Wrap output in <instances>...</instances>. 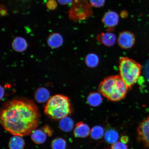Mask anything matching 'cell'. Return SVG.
<instances>
[{
  "label": "cell",
  "mask_w": 149,
  "mask_h": 149,
  "mask_svg": "<svg viewBox=\"0 0 149 149\" xmlns=\"http://www.w3.org/2000/svg\"><path fill=\"white\" fill-rule=\"evenodd\" d=\"M40 114L32 100L19 99L7 102L1 109L2 126L12 134L23 137L31 134L39 124Z\"/></svg>",
  "instance_id": "obj_1"
},
{
  "label": "cell",
  "mask_w": 149,
  "mask_h": 149,
  "mask_svg": "<svg viewBox=\"0 0 149 149\" xmlns=\"http://www.w3.org/2000/svg\"><path fill=\"white\" fill-rule=\"evenodd\" d=\"M130 88L120 76L105 78L100 84L99 92L108 100L118 102L125 97Z\"/></svg>",
  "instance_id": "obj_2"
},
{
  "label": "cell",
  "mask_w": 149,
  "mask_h": 149,
  "mask_svg": "<svg viewBox=\"0 0 149 149\" xmlns=\"http://www.w3.org/2000/svg\"><path fill=\"white\" fill-rule=\"evenodd\" d=\"M69 99L62 95H56L50 98L45 107V113L54 119H61L72 113Z\"/></svg>",
  "instance_id": "obj_3"
},
{
  "label": "cell",
  "mask_w": 149,
  "mask_h": 149,
  "mask_svg": "<svg viewBox=\"0 0 149 149\" xmlns=\"http://www.w3.org/2000/svg\"><path fill=\"white\" fill-rule=\"evenodd\" d=\"M120 76L129 88L136 82L141 73L140 64L127 57L120 58L119 61Z\"/></svg>",
  "instance_id": "obj_4"
},
{
  "label": "cell",
  "mask_w": 149,
  "mask_h": 149,
  "mask_svg": "<svg viewBox=\"0 0 149 149\" xmlns=\"http://www.w3.org/2000/svg\"><path fill=\"white\" fill-rule=\"evenodd\" d=\"M138 141L149 147V117L143 121L137 130Z\"/></svg>",
  "instance_id": "obj_5"
},
{
  "label": "cell",
  "mask_w": 149,
  "mask_h": 149,
  "mask_svg": "<svg viewBox=\"0 0 149 149\" xmlns=\"http://www.w3.org/2000/svg\"><path fill=\"white\" fill-rule=\"evenodd\" d=\"M117 41L121 48L128 49L132 48L134 45L135 38L132 33L129 31H124L119 35Z\"/></svg>",
  "instance_id": "obj_6"
},
{
  "label": "cell",
  "mask_w": 149,
  "mask_h": 149,
  "mask_svg": "<svg viewBox=\"0 0 149 149\" xmlns=\"http://www.w3.org/2000/svg\"><path fill=\"white\" fill-rule=\"evenodd\" d=\"M102 21L107 27H114L118 23V15L114 11H109L104 15Z\"/></svg>",
  "instance_id": "obj_7"
},
{
  "label": "cell",
  "mask_w": 149,
  "mask_h": 149,
  "mask_svg": "<svg viewBox=\"0 0 149 149\" xmlns=\"http://www.w3.org/2000/svg\"><path fill=\"white\" fill-rule=\"evenodd\" d=\"M90 129L89 126L82 122L78 123L74 131V136L77 138H85L89 135Z\"/></svg>",
  "instance_id": "obj_8"
},
{
  "label": "cell",
  "mask_w": 149,
  "mask_h": 149,
  "mask_svg": "<svg viewBox=\"0 0 149 149\" xmlns=\"http://www.w3.org/2000/svg\"><path fill=\"white\" fill-rule=\"evenodd\" d=\"M63 39L62 36L58 33H53L48 37L47 42L48 46L52 48H57L62 46Z\"/></svg>",
  "instance_id": "obj_9"
},
{
  "label": "cell",
  "mask_w": 149,
  "mask_h": 149,
  "mask_svg": "<svg viewBox=\"0 0 149 149\" xmlns=\"http://www.w3.org/2000/svg\"><path fill=\"white\" fill-rule=\"evenodd\" d=\"M12 47L14 51L22 52L27 49L28 44L26 41L23 37H16L13 40Z\"/></svg>",
  "instance_id": "obj_10"
},
{
  "label": "cell",
  "mask_w": 149,
  "mask_h": 149,
  "mask_svg": "<svg viewBox=\"0 0 149 149\" xmlns=\"http://www.w3.org/2000/svg\"><path fill=\"white\" fill-rule=\"evenodd\" d=\"M98 39L101 43L107 46H113L116 42V36L111 33H102L99 36Z\"/></svg>",
  "instance_id": "obj_11"
},
{
  "label": "cell",
  "mask_w": 149,
  "mask_h": 149,
  "mask_svg": "<svg viewBox=\"0 0 149 149\" xmlns=\"http://www.w3.org/2000/svg\"><path fill=\"white\" fill-rule=\"evenodd\" d=\"M31 135V139L36 144H42L46 140L47 134L43 130H35Z\"/></svg>",
  "instance_id": "obj_12"
},
{
  "label": "cell",
  "mask_w": 149,
  "mask_h": 149,
  "mask_svg": "<svg viewBox=\"0 0 149 149\" xmlns=\"http://www.w3.org/2000/svg\"><path fill=\"white\" fill-rule=\"evenodd\" d=\"M22 137L14 135L11 138L9 143V149H23L25 142Z\"/></svg>",
  "instance_id": "obj_13"
},
{
  "label": "cell",
  "mask_w": 149,
  "mask_h": 149,
  "mask_svg": "<svg viewBox=\"0 0 149 149\" xmlns=\"http://www.w3.org/2000/svg\"><path fill=\"white\" fill-rule=\"evenodd\" d=\"M35 98L39 103H44L50 99V93L47 89L40 88L37 89L35 94Z\"/></svg>",
  "instance_id": "obj_14"
},
{
  "label": "cell",
  "mask_w": 149,
  "mask_h": 149,
  "mask_svg": "<svg viewBox=\"0 0 149 149\" xmlns=\"http://www.w3.org/2000/svg\"><path fill=\"white\" fill-rule=\"evenodd\" d=\"M59 125L61 130L68 132L71 131L73 128L74 123L71 118L67 116L61 119Z\"/></svg>",
  "instance_id": "obj_15"
},
{
  "label": "cell",
  "mask_w": 149,
  "mask_h": 149,
  "mask_svg": "<svg viewBox=\"0 0 149 149\" xmlns=\"http://www.w3.org/2000/svg\"><path fill=\"white\" fill-rule=\"evenodd\" d=\"M100 93L94 92L89 94L87 101L89 105L96 107L100 105L102 102V98Z\"/></svg>",
  "instance_id": "obj_16"
},
{
  "label": "cell",
  "mask_w": 149,
  "mask_h": 149,
  "mask_svg": "<svg viewBox=\"0 0 149 149\" xmlns=\"http://www.w3.org/2000/svg\"><path fill=\"white\" fill-rule=\"evenodd\" d=\"M118 134L115 130L110 129L106 132L105 139L109 144H114L118 140Z\"/></svg>",
  "instance_id": "obj_17"
},
{
  "label": "cell",
  "mask_w": 149,
  "mask_h": 149,
  "mask_svg": "<svg viewBox=\"0 0 149 149\" xmlns=\"http://www.w3.org/2000/svg\"><path fill=\"white\" fill-rule=\"evenodd\" d=\"M99 61L98 56L94 54H89L86 57V64L91 68H94L97 66Z\"/></svg>",
  "instance_id": "obj_18"
},
{
  "label": "cell",
  "mask_w": 149,
  "mask_h": 149,
  "mask_svg": "<svg viewBox=\"0 0 149 149\" xmlns=\"http://www.w3.org/2000/svg\"><path fill=\"white\" fill-rule=\"evenodd\" d=\"M104 134L103 128L100 126H96L91 130V136L93 139L98 140L101 139L103 137Z\"/></svg>",
  "instance_id": "obj_19"
},
{
  "label": "cell",
  "mask_w": 149,
  "mask_h": 149,
  "mask_svg": "<svg viewBox=\"0 0 149 149\" xmlns=\"http://www.w3.org/2000/svg\"><path fill=\"white\" fill-rule=\"evenodd\" d=\"M66 143L65 140L61 138L54 139L52 143V149H66Z\"/></svg>",
  "instance_id": "obj_20"
},
{
  "label": "cell",
  "mask_w": 149,
  "mask_h": 149,
  "mask_svg": "<svg viewBox=\"0 0 149 149\" xmlns=\"http://www.w3.org/2000/svg\"><path fill=\"white\" fill-rule=\"evenodd\" d=\"M46 6L47 8L50 10H54L56 8L57 3L55 0H48Z\"/></svg>",
  "instance_id": "obj_21"
},
{
  "label": "cell",
  "mask_w": 149,
  "mask_h": 149,
  "mask_svg": "<svg viewBox=\"0 0 149 149\" xmlns=\"http://www.w3.org/2000/svg\"><path fill=\"white\" fill-rule=\"evenodd\" d=\"M112 149H128L127 145L122 142H117L113 144Z\"/></svg>",
  "instance_id": "obj_22"
},
{
  "label": "cell",
  "mask_w": 149,
  "mask_h": 149,
  "mask_svg": "<svg viewBox=\"0 0 149 149\" xmlns=\"http://www.w3.org/2000/svg\"><path fill=\"white\" fill-rule=\"evenodd\" d=\"M89 1L93 6L99 8L104 5L105 0H89Z\"/></svg>",
  "instance_id": "obj_23"
},
{
  "label": "cell",
  "mask_w": 149,
  "mask_h": 149,
  "mask_svg": "<svg viewBox=\"0 0 149 149\" xmlns=\"http://www.w3.org/2000/svg\"><path fill=\"white\" fill-rule=\"evenodd\" d=\"M73 0H57L59 3L63 5L70 4L73 1Z\"/></svg>",
  "instance_id": "obj_24"
},
{
  "label": "cell",
  "mask_w": 149,
  "mask_h": 149,
  "mask_svg": "<svg viewBox=\"0 0 149 149\" xmlns=\"http://www.w3.org/2000/svg\"><path fill=\"white\" fill-rule=\"evenodd\" d=\"M1 16H4L7 14V10L4 5H1Z\"/></svg>",
  "instance_id": "obj_25"
},
{
  "label": "cell",
  "mask_w": 149,
  "mask_h": 149,
  "mask_svg": "<svg viewBox=\"0 0 149 149\" xmlns=\"http://www.w3.org/2000/svg\"><path fill=\"white\" fill-rule=\"evenodd\" d=\"M43 130L45 132L46 134H48V135L50 136L52 135V130L50 129V128L48 126H45L43 128Z\"/></svg>",
  "instance_id": "obj_26"
},
{
  "label": "cell",
  "mask_w": 149,
  "mask_h": 149,
  "mask_svg": "<svg viewBox=\"0 0 149 149\" xmlns=\"http://www.w3.org/2000/svg\"><path fill=\"white\" fill-rule=\"evenodd\" d=\"M128 141H129V139L127 136H123L120 139L121 142L124 143V144H126V143H127Z\"/></svg>",
  "instance_id": "obj_27"
},
{
  "label": "cell",
  "mask_w": 149,
  "mask_h": 149,
  "mask_svg": "<svg viewBox=\"0 0 149 149\" xmlns=\"http://www.w3.org/2000/svg\"><path fill=\"white\" fill-rule=\"evenodd\" d=\"M1 92H2V93H1V98L3 96V94H4V91H3V89H2V88H1Z\"/></svg>",
  "instance_id": "obj_28"
},
{
  "label": "cell",
  "mask_w": 149,
  "mask_h": 149,
  "mask_svg": "<svg viewBox=\"0 0 149 149\" xmlns=\"http://www.w3.org/2000/svg\"></svg>",
  "instance_id": "obj_29"
},
{
  "label": "cell",
  "mask_w": 149,
  "mask_h": 149,
  "mask_svg": "<svg viewBox=\"0 0 149 149\" xmlns=\"http://www.w3.org/2000/svg\"></svg>",
  "instance_id": "obj_30"
}]
</instances>
